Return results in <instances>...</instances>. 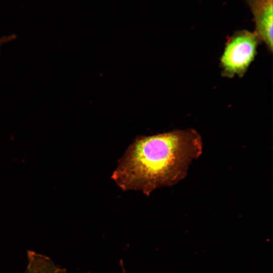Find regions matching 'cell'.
<instances>
[{
    "mask_svg": "<svg viewBox=\"0 0 273 273\" xmlns=\"http://www.w3.org/2000/svg\"><path fill=\"white\" fill-rule=\"evenodd\" d=\"M202 143L193 129L136 138L119 160L112 178L123 191L154 190L171 186L186 175Z\"/></svg>",
    "mask_w": 273,
    "mask_h": 273,
    "instance_id": "1",
    "label": "cell"
},
{
    "mask_svg": "<svg viewBox=\"0 0 273 273\" xmlns=\"http://www.w3.org/2000/svg\"><path fill=\"white\" fill-rule=\"evenodd\" d=\"M259 38L255 33L242 31L230 38L221 58L225 75H243L256 54Z\"/></svg>",
    "mask_w": 273,
    "mask_h": 273,
    "instance_id": "2",
    "label": "cell"
},
{
    "mask_svg": "<svg viewBox=\"0 0 273 273\" xmlns=\"http://www.w3.org/2000/svg\"><path fill=\"white\" fill-rule=\"evenodd\" d=\"M256 32L270 51H272V0H254L252 4Z\"/></svg>",
    "mask_w": 273,
    "mask_h": 273,
    "instance_id": "3",
    "label": "cell"
},
{
    "mask_svg": "<svg viewBox=\"0 0 273 273\" xmlns=\"http://www.w3.org/2000/svg\"><path fill=\"white\" fill-rule=\"evenodd\" d=\"M24 273H65L48 257L29 251L28 264Z\"/></svg>",
    "mask_w": 273,
    "mask_h": 273,
    "instance_id": "4",
    "label": "cell"
}]
</instances>
